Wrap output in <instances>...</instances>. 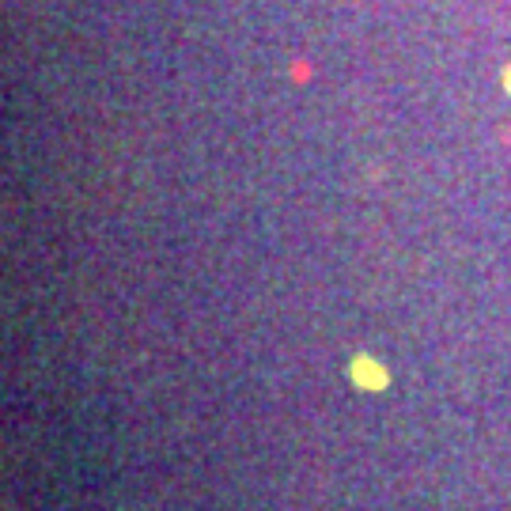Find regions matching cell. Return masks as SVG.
Masks as SVG:
<instances>
[{
  "label": "cell",
  "instance_id": "1",
  "mask_svg": "<svg viewBox=\"0 0 511 511\" xmlns=\"http://www.w3.org/2000/svg\"><path fill=\"white\" fill-rule=\"evenodd\" d=\"M349 375H352V383H356L360 391H383V386H386V368L379 360H371V356H356V360H352Z\"/></svg>",
  "mask_w": 511,
  "mask_h": 511
},
{
  "label": "cell",
  "instance_id": "2",
  "mask_svg": "<svg viewBox=\"0 0 511 511\" xmlns=\"http://www.w3.org/2000/svg\"><path fill=\"white\" fill-rule=\"evenodd\" d=\"M504 88L511 91V68H508V72H504Z\"/></svg>",
  "mask_w": 511,
  "mask_h": 511
}]
</instances>
